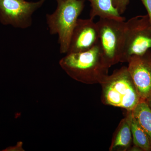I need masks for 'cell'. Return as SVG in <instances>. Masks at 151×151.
<instances>
[{
    "instance_id": "1",
    "label": "cell",
    "mask_w": 151,
    "mask_h": 151,
    "mask_svg": "<svg viewBox=\"0 0 151 151\" xmlns=\"http://www.w3.org/2000/svg\"><path fill=\"white\" fill-rule=\"evenodd\" d=\"M59 63L70 77L86 84L102 83L108 76L111 67L103 56L99 42L86 51L66 54Z\"/></svg>"
},
{
    "instance_id": "2",
    "label": "cell",
    "mask_w": 151,
    "mask_h": 151,
    "mask_svg": "<svg viewBox=\"0 0 151 151\" xmlns=\"http://www.w3.org/2000/svg\"><path fill=\"white\" fill-rule=\"evenodd\" d=\"M100 84L101 101L104 105L132 111L143 101L127 66L114 70Z\"/></svg>"
},
{
    "instance_id": "3",
    "label": "cell",
    "mask_w": 151,
    "mask_h": 151,
    "mask_svg": "<svg viewBox=\"0 0 151 151\" xmlns=\"http://www.w3.org/2000/svg\"><path fill=\"white\" fill-rule=\"evenodd\" d=\"M54 12L46 14L47 24L51 35H58L60 53L66 54L71 34L84 7V0H56Z\"/></svg>"
},
{
    "instance_id": "4",
    "label": "cell",
    "mask_w": 151,
    "mask_h": 151,
    "mask_svg": "<svg viewBox=\"0 0 151 151\" xmlns=\"http://www.w3.org/2000/svg\"><path fill=\"white\" fill-rule=\"evenodd\" d=\"M151 49V25L147 15L126 22L124 46L120 62L128 63L132 57L142 55Z\"/></svg>"
},
{
    "instance_id": "5",
    "label": "cell",
    "mask_w": 151,
    "mask_h": 151,
    "mask_svg": "<svg viewBox=\"0 0 151 151\" xmlns=\"http://www.w3.org/2000/svg\"><path fill=\"white\" fill-rule=\"evenodd\" d=\"M97 23L99 44L110 67L120 62L124 46L126 22L113 19L100 18Z\"/></svg>"
},
{
    "instance_id": "6",
    "label": "cell",
    "mask_w": 151,
    "mask_h": 151,
    "mask_svg": "<svg viewBox=\"0 0 151 151\" xmlns=\"http://www.w3.org/2000/svg\"><path fill=\"white\" fill-rule=\"evenodd\" d=\"M46 0H0V22L16 28L26 29L32 25L34 13Z\"/></svg>"
},
{
    "instance_id": "7",
    "label": "cell",
    "mask_w": 151,
    "mask_h": 151,
    "mask_svg": "<svg viewBox=\"0 0 151 151\" xmlns=\"http://www.w3.org/2000/svg\"><path fill=\"white\" fill-rule=\"evenodd\" d=\"M128 70L143 101L151 98V49L142 55L132 57Z\"/></svg>"
},
{
    "instance_id": "8",
    "label": "cell",
    "mask_w": 151,
    "mask_h": 151,
    "mask_svg": "<svg viewBox=\"0 0 151 151\" xmlns=\"http://www.w3.org/2000/svg\"><path fill=\"white\" fill-rule=\"evenodd\" d=\"M94 19H78L71 34L66 54L92 48L99 42V31Z\"/></svg>"
},
{
    "instance_id": "9",
    "label": "cell",
    "mask_w": 151,
    "mask_h": 151,
    "mask_svg": "<svg viewBox=\"0 0 151 151\" xmlns=\"http://www.w3.org/2000/svg\"><path fill=\"white\" fill-rule=\"evenodd\" d=\"M127 112L126 116L119 123L114 133L109 151H129L133 145L132 111Z\"/></svg>"
},
{
    "instance_id": "10",
    "label": "cell",
    "mask_w": 151,
    "mask_h": 151,
    "mask_svg": "<svg viewBox=\"0 0 151 151\" xmlns=\"http://www.w3.org/2000/svg\"><path fill=\"white\" fill-rule=\"evenodd\" d=\"M91 5L89 18H108L125 20L114 6L112 0H87Z\"/></svg>"
},
{
    "instance_id": "11",
    "label": "cell",
    "mask_w": 151,
    "mask_h": 151,
    "mask_svg": "<svg viewBox=\"0 0 151 151\" xmlns=\"http://www.w3.org/2000/svg\"><path fill=\"white\" fill-rule=\"evenodd\" d=\"M132 115L151 140V108L146 101L140 102L132 111Z\"/></svg>"
},
{
    "instance_id": "12",
    "label": "cell",
    "mask_w": 151,
    "mask_h": 151,
    "mask_svg": "<svg viewBox=\"0 0 151 151\" xmlns=\"http://www.w3.org/2000/svg\"><path fill=\"white\" fill-rule=\"evenodd\" d=\"M132 132L133 145L142 151H151V140L132 115Z\"/></svg>"
},
{
    "instance_id": "13",
    "label": "cell",
    "mask_w": 151,
    "mask_h": 151,
    "mask_svg": "<svg viewBox=\"0 0 151 151\" xmlns=\"http://www.w3.org/2000/svg\"><path fill=\"white\" fill-rule=\"evenodd\" d=\"M113 5L120 14L122 15L127 9L130 0H112Z\"/></svg>"
},
{
    "instance_id": "14",
    "label": "cell",
    "mask_w": 151,
    "mask_h": 151,
    "mask_svg": "<svg viewBox=\"0 0 151 151\" xmlns=\"http://www.w3.org/2000/svg\"><path fill=\"white\" fill-rule=\"evenodd\" d=\"M141 1L147 10V15L148 16L151 25V0H141Z\"/></svg>"
},
{
    "instance_id": "15",
    "label": "cell",
    "mask_w": 151,
    "mask_h": 151,
    "mask_svg": "<svg viewBox=\"0 0 151 151\" xmlns=\"http://www.w3.org/2000/svg\"><path fill=\"white\" fill-rule=\"evenodd\" d=\"M22 143H18L16 146L9 147L7 148L6 149V150H4V151H18L17 150H18L19 151H22L20 150H23L22 148Z\"/></svg>"
},
{
    "instance_id": "16",
    "label": "cell",
    "mask_w": 151,
    "mask_h": 151,
    "mask_svg": "<svg viewBox=\"0 0 151 151\" xmlns=\"http://www.w3.org/2000/svg\"><path fill=\"white\" fill-rule=\"evenodd\" d=\"M147 102V103L148 105H149V106L151 108V98L150 99H149V100H147V101H146Z\"/></svg>"
}]
</instances>
